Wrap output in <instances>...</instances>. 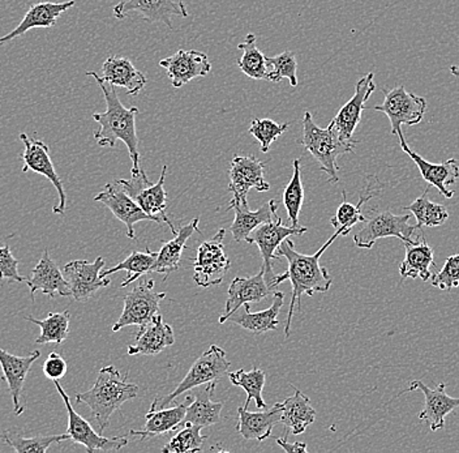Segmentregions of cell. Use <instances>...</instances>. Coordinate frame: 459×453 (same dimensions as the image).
I'll return each instance as SVG.
<instances>
[{"instance_id":"bcb514c9","label":"cell","mask_w":459,"mask_h":453,"mask_svg":"<svg viewBox=\"0 0 459 453\" xmlns=\"http://www.w3.org/2000/svg\"><path fill=\"white\" fill-rule=\"evenodd\" d=\"M290 127L289 123H277L268 118L264 119H254L249 127V134L261 144V152L268 153L271 145L283 132Z\"/></svg>"},{"instance_id":"ba28073f","label":"cell","mask_w":459,"mask_h":453,"mask_svg":"<svg viewBox=\"0 0 459 453\" xmlns=\"http://www.w3.org/2000/svg\"><path fill=\"white\" fill-rule=\"evenodd\" d=\"M411 214H398L386 211L367 219L363 228L354 234V243L359 248L371 249L378 240L398 238L403 243H415L416 231H421L418 225L410 223Z\"/></svg>"},{"instance_id":"9a60e30c","label":"cell","mask_w":459,"mask_h":453,"mask_svg":"<svg viewBox=\"0 0 459 453\" xmlns=\"http://www.w3.org/2000/svg\"><path fill=\"white\" fill-rule=\"evenodd\" d=\"M105 259L97 257L93 263L86 260H74L63 268L65 280L70 283L72 298L77 302H88L100 289L108 288L111 283L108 277H102Z\"/></svg>"},{"instance_id":"e0dca14e","label":"cell","mask_w":459,"mask_h":453,"mask_svg":"<svg viewBox=\"0 0 459 453\" xmlns=\"http://www.w3.org/2000/svg\"><path fill=\"white\" fill-rule=\"evenodd\" d=\"M375 74L369 73L361 77L355 85V94L349 102L344 103L337 116L333 118L330 125L334 127L341 139L347 143H357L354 140L355 130L360 123L361 114L366 109V102L376 91V84L373 82Z\"/></svg>"},{"instance_id":"b9f144b4","label":"cell","mask_w":459,"mask_h":453,"mask_svg":"<svg viewBox=\"0 0 459 453\" xmlns=\"http://www.w3.org/2000/svg\"><path fill=\"white\" fill-rule=\"evenodd\" d=\"M228 375L230 381L234 386L240 387L246 391L247 400L244 404L246 408H248L252 400L256 401V408H265L266 404L263 397V391L266 383V374L264 370L254 367L251 371H246V370L240 369L235 372H229Z\"/></svg>"},{"instance_id":"816d5d0a","label":"cell","mask_w":459,"mask_h":453,"mask_svg":"<svg viewBox=\"0 0 459 453\" xmlns=\"http://www.w3.org/2000/svg\"><path fill=\"white\" fill-rule=\"evenodd\" d=\"M449 71L450 74H453V76L459 77V65H452Z\"/></svg>"},{"instance_id":"603a6c76","label":"cell","mask_w":459,"mask_h":453,"mask_svg":"<svg viewBox=\"0 0 459 453\" xmlns=\"http://www.w3.org/2000/svg\"><path fill=\"white\" fill-rule=\"evenodd\" d=\"M41 357V352L34 351L27 357L11 354L4 349L0 348V367H2L3 377L8 384V391L13 397V412L16 415H22L25 412V404L22 401V388L31 366Z\"/></svg>"},{"instance_id":"4316f807","label":"cell","mask_w":459,"mask_h":453,"mask_svg":"<svg viewBox=\"0 0 459 453\" xmlns=\"http://www.w3.org/2000/svg\"><path fill=\"white\" fill-rule=\"evenodd\" d=\"M383 188L384 185L377 177L367 176V183L360 192V197H359L357 205L347 202V194L346 191H343L342 203L338 206L335 216L332 217V220H330L333 228H334L335 231L340 229V231H342L343 237H346L358 223L366 222L367 217L364 216L363 212H361V206H363L364 203H368L373 197L380 195Z\"/></svg>"},{"instance_id":"7a4b0ae2","label":"cell","mask_w":459,"mask_h":453,"mask_svg":"<svg viewBox=\"0 0 459 453\" xmlns=\"http://www.w3.org/2000/svg\"><path fill=\"white\" fill-rule=\"evenodd\" d=\"M86 76L93 77L105 96V113H94V122L99 123V128L94 131V139L100 146L115 148L117 140L125 143L132 161V176H137L142 171L140 168L139 136H137L136 117L137 108H125L120 102L119 96L114 85L108 84L99 74L86 73Z\"/></svg>"},{"instance_id":"f35d334b","label":"cell","mask_w":459,"mask_h":453,"mask_svg":"<svg viewBox=\"0 0 459 453\" xmlns=\"http://www.w3.org/2000/svg\"><path fill=\"white\" fill-rule=\"evenodd\" d=\"M429 188L424 190L423 195L415 199L410 205L403 206V211L410 212L416 219L419 229L436 228L444 225L449 219V211L446 206L433 203L429 197Z\"/></svg>"},{"instance_id":"cb8c5ba5","label":"cell","mask_w":459,"mask_h":453,"mask_svg":"<svg viewBox=\"0 0 459 453\" xmlns=\"http://www.w3.org/2000/svg\"><path fill=\"white\" fill-rule=\"evenodd\" d=\"M27 283L30 289L31 298H34L36 292H42L50 298L56 295L72 297L70 283L65 280V274L60 271L56 263L51 259L48 249H45L41 260L34 266Z\"/></svg>"},{"instance_id":"7dc6e473","label":"cell","mask_w":459,"mask_h":453,"mask_svg":"<svg viewBox=\"0 0 459 453\" xmlns=\"http://www.w3.org/2000/svg\"><path fill=\"white\" fill-rule=\"evenodd\" d=\"M432 286L450 292L459 286V254L450 255L437 274H432Z\"/></svg>"},{"instance_id":"5bb4252c","label":"cell","mask_w":459,"mask_h":453,"mask_svg":"<svg viewBox=\"0 0 459 453\" xmlns=\"http://www.w3.org/2000/svg\"><path fill=\"white\" fill-rule=\"evenodd\" d=\"M19 137L25 148L24 153L20 154V159L24 161L22 171L27 173L28 170H31L48 178L59 195V205L54 206L53 212L56 214L65 213V206H67V195L63 187L62 179L57 176L54 163L51 161L50 148L42 140L31 139L27 134H20Z\"/></svg>"},{"instance_id":"7402d4cb","label":"cell","mask_w":459,"mask_h":453,"mask_svg":"<svg viewBox=\"0 0 459 453\" xmlns=\"http://www.w3.org/2000/svg\"><path fill=\"white\" fill-rule=\"evenodd\" d=\"M160 65L168 74L174 88H182L192 80L206 76L212 71L208 56L197 50L177 51L174 56L160 60Z\"/></svg>"},{"instance_id":"ab89813d","label":"cell","mask_w":459,"mask_h":453,"mask_svg":"<svg viewBox=\"0 0 459 453\" xmlns=\"http://www.w3.org/2000/svg\"><path fill=\"white\" fill-rule=\"evenodd\" d=\"M33 324L41 328V335L37 338L36 344L45 345V344H59L65 343L70 334V311L50 312L45 319H36V318H25Z\"/></svg>"},{"instance_id":"8992f818","label":"cell","mask_w":459,"mask_h":453,"mask_svg":"<svg viewBox=\"0 0 459 453\" xmlns=\"http://www.w3.org/2000/svg\"><path fill=\"white\" fill-rule=\"evenodd\" d=\"M166 174H168V166L163 165L160 179L156 183H152L142 169L137 176H132L131 179H120V182L128 194L136 200L137 205L142 206L143 211L154 220V222H165L172 233L177 234V229L165 214L168 208V194L165 190Z\"/></svg>"},{"instance_id":"1f68e13d","label":"cell","mask_w":459,"mask_h":453,"mask_svg":"<svg viewBox=\"0 0 459 453\" xmlns=\"http://www.w3.org/2000/svg\"><path fill=\"white\" fill-rule=\"evenodd\" d=\"M175 335L171 326L163 322L162 317L157 314L151 323L140 328L136 336V344L128 345V355H156L174 345Z\"/></svg>"},{"instance_id":"4dcf8cb0","label":"cell","mask_w":459,"mask_h":453,"mask_svg":"<svg viewBox=\"0 0 459 453\" xmlns=\"http://www.w3.org/2000/svg\"><path fill=\"white\" fill-rule=\"evenodd\" d=\"M102 79L114 87L125 88L128 96H137L145 88V74L126 57H108L102 65Z\"/></svg>"},{"instance_id":"836d02e7","label":"cell","mask_w":459,"mask_h":453,"mask_svg":"<svg viewBox=\"0 0 459 453\" xmlns=\"http://www.w3.org/2000/svg\"><path fill=\"white\" fill-rule=\"evenodd\" d=\"M199 221V219L192 220L188 225L182 226L171 240L162 243L152 274H163L166 280L169 274L179 268L183 251L186 248V240L192 237V234L200 233Z\"/></svg>"},{"instance_id":"d6a6232c","label":"cell","mask_w":459,"mask_h":453,"mask_svg":"<svg viewBox=\"0 0 459 453\" xmlns=\"http://www.w3.org/2000/svg\"><path fill=\"white\" fill-rule=\"evenodd\" d=\"M406 254L400 266L402 280L404 278H420L423 283L432 278V268L435 266V252L427 242L421 231V242L403 243Z\"/></svg>"},{"instance_id":"5b68a950","label":"cell","mask_w":459,"mask_h":453,"mask_svg":"<svg viewBox=\"0 0 459 453\" xmlns=\"http://www.w3.org/2000/svg\"><path fill=\"white\" fill-rule=\"evenodd\" d=\"M230 367H231V363L226 358V352L218 345H212L208 351L204 352L197 358L196 362L186 372L185 379L178 384L177 388L165 397H157L152 403L151 408H166L169 404L174 403L178 396L191 391V389L199 388L204 384L220 381L229 374Z\"/></svg>"},{"instance_id":"d4e9b609","label":"cell","mask_w":459,"mask_h":453,"mask_svg":"<svg viewBox=\"0 0 459 453\" xmlns=\"http://www.w3.org/2000/svg\"><path fill=\"white\" fill-rule=\"evenodd\" d=\"M283 403H277L266 412H249L246 406L238 409L237 432L246 440L265 441L273 429L282 420Z\"/></svg>"},{"instance_id":"7bdbcfd3","label":"cell","mask_w":459,"mask_h":453,"mask_svg":"<svg viewBox=\"0 0 459 453\" xmlns=\"http://www.w3.org/2000/svg\"><path fill=\"white\" fill-rule=\"evenodd\" d=\"M304 203V187L301 182L300 160H294V173L291 180L283 191V205L287 211V216L291 221L292 228H299V214Z\"/></svg>"},{"instance_id":"484cf974","label":"cell","mask_w":459,"mask_h":453,"mask_svg":"<svg viewBox=\"0 0 459 453\" xmlns=\"http://www.w3.org/2000/svg\"><path fill=\"white\" fill-rule=\"evenodd\" d=\"M74 4H76L74 0H68L63 3L42 2L31 5L22 22L13 31L0 37V46L24 36L30 30L54 27L62 13L70 10Z\"/></svg>"},{"instance_id":"3957f363","label":"cell","mask_w":459,"mask_h":453,"mask_svg":"<svg viewBox=\"0 0 459 453\" xmlns=\"http://www.w3.org/2000/svg\"><path fill=\"white\" fill-rule=\"evenodd\" d=\"M137 395L139 387L129 383L128 374L122 378L114 366H106L100 370L96 383L89 391L76 395V401L91 408L100 432H102L110 423L111 415Z\"/></svg>"},{"instance_id":"ffe728a7","label":"cell","mask_w":459,"mask_h":453,"mask_svg":"<svg viewBox=\"0 0 459 453\" xmlns=\"http://www.w3.org/2000/svg\"><path fill=\"white\" fill-rule=\"evenodd\" d=\"M271 286L265 280V269L261 266L257 274L251 277H235L229 286V297L225 303L223 314L220 317V324L228 322L230 317L246 303H258L274 295Z\"/></svg>"},{"instance_id":"8fae6325","label":"cell","mask_w":459,"mask_h":453,"mask_svg":"<svg viewBox=\"0 0 459 453\" xmlns=\"http://www.w3.org/2000/svg\"><path fill=\"white\" fill-rule=\"evenodd\" d=\"M226 231L221 229L212 240H205L197 249L194 262V281L200 288H211L223 283L231 262L223 248Z\"/></svg>"},{"instance_id":"6da1fadb","label":"cell","mask_w":459,"mask_h":453,"mask_svg":"<svg viewBox=\"0 0 459 453\" xmlns=\"http://www.w3.org/2000/svg\"><path fill=\"white\" fill-rule=\"evenodd\" d=\"M342 235V231L337 229L335 233L324 243L323 248L314 255L299 254L294 248L292 240H285L277 249L278 259L285 257L289 263V269L282 274H278L277 285L290 280L292 286L291 302L289 306V314L285 326V336L290 337L292 318L298 306L300 308L301 295L307 294L314 297L316 292H328L333 283V278L328 269L321 266L320 259L324 252L333 245L338 237Z\"/></svg>"},{"instance_id":"c3c4849f","label":"cell","mask_w":459,"mask_h":453,"mask_svg":"<svg viewBox=\"0 0 459 453\" xmlns=\"http://www.w3.org/2000/svg\"><path fill=\"white\" fill-rule=\"evenodd\" d=\"M19 260L13 257L10 246H0V281L10 283H27L28 278L22 277L19 272Z\"/></svg>"},{"instance_id":"f907efd6","label":"cell","mask_w":459,"mask_h":453,"mask_svg":"<svg viewBox=\"0 0 459 453\" xmlns=\"http://www.w3.org/2000/svg\"><path fill=\"white\" fill-rule=\"evenodd\" d=\"M289 434H286L285 438H275V441H277L278 446L282 447L286 452H297V453H306L307 452V444L303 443V441H297V443H289Z\"/></svg>"},{"instance_id":"44dd1931","label":"cell","mask_w":459,"mask_h":453,"mask_svg":"<svg viewBox=\"0 0 459 453\" xmlns=\"http://www.w3.org/2000/svg\"><path fill=\"white\" fill-rule=\"evenodd\" d=\"M398 139H400L402 151L418 166L423 179L429 186L437 188L445 199H452L455 196V192L449 190V186L455 185L459 179V163L457 160L450 159L443 163L427 161L420 154L411 151V148L407 144L406 139H404L403 132L398 135Z\"/></svg>"},{"instance_id":"d6986e66","label":"cell","mask_w":459,"mask_h":453,"mask_svg":"<svg viewBox=\"0 0 459 453\" xmlns=\"http://www.w3.org/2000/svg\"><path fill=\"white\" fill-rule=\"evenodd\" d=\"M446 386L445 383L437 384L435 388H429V386L421 380H414L410 384L409 388L404 392L420 391L424 395V408L419 414V420L421 423L429 424L430 431L435 432L443 430L445 427V418L450 413L459 408V397H452L446 394Z\"/></svg>"},{"instance_id":"8d00e7d4","label":"cell","mask_w":459,"mask_h":453,"mask_svg":"<svg viewBox=\"0 0 459 453\" xmlns=\"http://www.w3.org/2000/svg\"><path fill=\"white\" fill-rule=\"evenodd\" d=\"M158 252H152L146 246L145 251H134L122 263L117 264L113 268L102 271V277H108L119 271H126L128 277L120 283V288L131 285L134 281L139 280L145 274H151L154 264L157 262Z\"/></svg>"},{"instance_id":"74e56055","label":"cell","mask_w":459,"mask_h":453,"mask_svg":"<svg viewBox=\"0 0 459 453\" xmlns=\"http://www.w3.org/2000/svg\"><path fill=\"white\" fill-rule=\"evenodd\" d=\"M256 41L257 39L254 33L247 34L246 39L238 45V48L243 51V56L238 60L237 65L246 76L254 80H268L269 82L266 57L257 48Z\"/></svg>"},{"instance_id":"e575fe53","label":"cell","mask_w":459,"mask_h":453,"mask_svg":"<svg viewBox=\"0 0 459 453\" xmlns=\"http://www.w3.org/2000/svg\"><path fill=\"white\" fill-rule=\"evenodd\" d=\"M230 211L235 212L234 222H232L230 231H231L234 240L243 242L255 229L272 221L273 214L278 212V205L275 200L272 199L271 202L265 203L257 211H251L248 206V200H243V202L232 205Z\"/></svg>"},{"instance_id":"83f0119b","label":"cell","mask_w":459,"mask_h":453,"mask_svg":"<svg viewBox=\"0 0 459 453\" xmlns=\"http://www.w3.org/2000/svg\"><path fill=\"white\" fill-rule=\"evenodd\" d=\"M215 386H217V381H212V383L204 384L195 392L191 403L186 406V417L180 427L192 424V426H200L205 429V427L220 423L225 401L212 400Z\"/></svg>"},{"instance_id":"f546056e","label":"cell","mask_w":459,"mask_h":453,"mask_svg":"<svg viewBox=\"0 0 459 453\" xmlns=\"http://www.w3.org/2000/svg\"><path fill=\"white\" fill-rule=\"evenodd\" d=\"M283 300H285V294L282 292H275L271 308L260 312H251L249 303H246L229 318L228 322L238 324L255 335L277 331L278 324H280L278 315L283 308Z\"/></svg>"},{"instance_id":"60d3db41","label":"cell","mask_w":459,"mask_h":453,"mask_svg":"<svg viewBox=\"0 0 459 453\" xmlns=\"http://www.w3.org/2000/svg\"><path fill=\"white\" fill-rule=\"evenodd\" d=\"M3 441L10 446L16 453H45L53 444L71 440L68 434L39 435V437L25 438L17 430H7L3 432Z\"/></svg>"},{"instance_id":"ac0fdd59","label":"cell","mask_w":459,"mask_h":453,"mask_svg":"<svg viewBox=\"0 0 459 453\" xmlns=\"http://www.w3.org/2000/svg\"><path fill=\"white\" fill-rule=\"evenodd\" d=\"M114 16L125 20L134 13H139L146 22H163L172 30V17H188L183 0H125L114 7Z\"/></svg>"},{"instance_id":"277c9868","label":"cell","mask_w":459,"mask_h":453,"mask_svg":"<svg viewBox=\"0 0 459 453\" xmlns=\"http://www.w3.org/2000/svg\"><path fill=\"white\" fill-rule=\"evenodd\" d=\"M300 144L315 157L321 170L328 174L329 182L337 183L340 180L338 157L354 152L357 143L343 142L332 125L326 128L318 127L312 114L307 110L303 117V137Z\"/></svg>"},{"instance_id":"52a82bcc","label":"cell","mask_w":459,"mask_h":453,"mask_svg":"<svg viewBox=\"0 0 459 453\" xmlns=\"http://www.w3.org/2000/svg\"><path fill=\"white\" fill-rule=\"evenodd\" d=\"M307 231H308V229L304 228V226L292 228V226L283 225L282 219L278 216V212H275L273 214L272 221L258 226L247 237V243L256 245L260 249L261 257H263V266L265 269V280L273 291H277L278 286V274H275L273 271V260H278L277 249L280 248L281 243L287 240L290 235H303Z\"/></svg>"},{"instance_id":"7c38bea8","label":"cell","mask_w":459,"mask_h":453,"mask_svg":"<svg viewBox=\"0 0 459 453\" xmlns=\"http://www.w3.org/2000/svg\"><path fill=\"white\" fill-rule=\"evenodd\" d=\"M56 388L65 401V409L68 413V429L67 434L70 435L71 440L76 444H82L89 453L97 451L117 452L125 449L128 444V439L126 437L105 438L94 431L91 423L82 418L79 413L74 412L72 406L70 396L65 394L59 381L54 380Z\"/></svg>"},{"instance_id":"9c48e42d","label":"cell","mask_w":459,"mask_h":453,"mask_svg":"<svg viewBox=\"0 0 459 453\" xmlns=\"http://www.w3.org/2000/svg\"><path fill=\"white\" fill-rule=\"evenodd\" d=\"M383 105L375 106L376 111L385 114L392 125V134H402V126H416L421 123L427 111V100L407 91L403 85L386 91L383 89Z\"/></svg>"},{"instance_id":"2e32d148","label":"cell","mask_w":459,"mask_h":453,"mask_svg":"<svg viewBox=\"0 0 459 453\" xmlns=\"http://www.w3.org/2000/svg\"><path fill=\"white\" fill-rule=\"evenodd\" d=\"M94 202L108 206L111 213L120 222L127 226L129 240H134V223L140 221H154L148 213L143 211L136 200L128 194L120 179L113 180L103 187V190L94 197Z\"/></svg>"},{"instance_id":"f1b7e54d","label":"cell","mask_w":459,"mask_h":453,"mask_svg":"<svg viewBox=\"0 0 459 453\" xmlns=\"http://www.w3.org/2000/svg\"><path fill=\"white\" fill-rule=\"evenodd\" d=\"M192 396H188L183 404H177L169 409H149L145 415V427L142 431L131 430L129 434L132 437H137L139 440H146L149 438L160 437V435L169 434V432L178 431L182 426L183 420L186 417V406L191 403Z\"/></svg>"},{"instance_id":"f6af8a7d","label":"cell","mask_w":459,"mask_h":453,"mask_svg":"<svg viewBox=\"0 0 459 453\" xmlns=\"http://www.w3.org/2000/svg\"><path fill=\"white\" fill-rule=\"evenodd\" d=\"M268 63L269 82L281 83L283 79L289 80L292 88L298 87V62L297 57L292 51H285L280 56L266 57Z\"/></svg>"},{"instance_id":"ee69618b","label":"cell","mask_w":459,"mask_h":453,"mask_svg":"<svg viewBox=\"0 0 459 453\" xmlns=\"http://www.w3.org/2000/svg\"><path fill=\"white\" fill-rule=\"evenodd\" d=\"M203 427L188 426L180 427L177 434L162 449L163 453H186L200 452L206 437L201 434Z\"/></svg>"},{"instance_id":"681fc988","label":"cell","mask_w":459,"mask_h":453,"mask_svg":"<svg viewBox=\"0 0 459 453\" xmlns=\"http://www.w3.org/2000/svg\"><path fill=\"white\" fill-rule=\"evenodd\" d=\"M43 374L50 380H60L67 374V362L62 355L57 353H51L42 366Z\"/></svg>"},{"instance_id":"4fadbf2b","label":"cell","mask_w":459,"mask_h":453,"mask_svg":"<svg viewBox=\"0 0 459 453\" xmlns=\"http://www.w3.org/2000/svg\"><path fill=\"white\" fill-rule=\"evenodd\" d=\"M266 163L260 161L256 156H235L230 166L229 191L232 192V197L228 211L232 205L247 200L249 190L255 188L258 192L271 190V185L266 182L264 170Z\"/></svg>"},{"instance_id":"30bf717a","label":"cell","mask_w":459,"mask_h":453,"mask_svg":"<svg viewBox=\"0 0 459 453\" xmlns=\"http://www.w3.org/2000/svg\"><path fill=\"white\" fill-rule=\"evenodd\" d=\"M165 298L166 292H154V280L143 281L125 295V308L119 320L114 324L113 332L129 326L143 328L160 314V303Z\"/></svg>"},{"instance_id":"d590c367","label":"cell","mask_w":459,"mask_h":453,"mask_svg":"<svg viewBox=\"0 0 459 453\" xmlns=\"http://www.w3.org/2000/svg\"><path fill=\"white\" fill-rule=\"evenodd\" d=\"M294 395L283 401L282 420L286 434L301 435L315 423L316 410L312 408L311 401L307 395L294 387Z\"/></svg>"}]
</instances>
